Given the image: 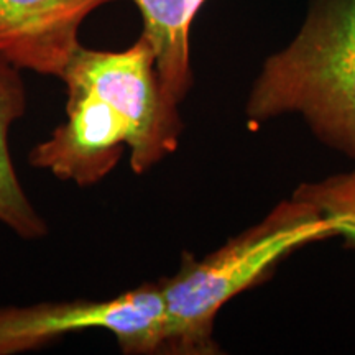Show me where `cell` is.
<instances>
[{"label": "cell", "mask_w": 355, "mask_h": 355, "mask_svg": "<svg viewBox=\"0 0 355 355\" xmlns=\"http://www.w3.org/2000/svg\"><path fill=\"white\" fill-rule=\"evenodd\" d=\"M248 123L300 115L313 135L355 162V0H309L286 46L261 64Z\"/></svg>", "instance_id": "1"}, {"label": "cell", "mask_w": 355, "mask_h": 355, "mask_svg": "<svg viewBox=\"0 0 355 355\" xmlns=\"http://www.w3.org/2000/svg\"><path fill=\"white\" fill-rule=\"evenodd\" d=\"M336 235L318 207L291 196L204 259L184 254L180 270L159 279L168 311L166 352H217L212 329L222 306L261 282L286 255Z\"/></svg>", "instance_id": "2"}, {"label": "cell", "mask_w": 355, "mask_h": 355, "mask_svg": "<svg viewBox=\"0 0 355 355\" xmlns=\"http://www.w3.org/2000/svg\"><path fill=\"white\" fill-rule=\"evenodd\" d=\"M168 311L159 282L105 301H63L0 309V355L37 349L56 337L104 329L125 354L166 350Z\"/></svg>", "instance_id": "3"}, {"label": "cell", "mask_w": 355, "mask_h": 355, "mask_svg": "<svg viewBox=\"0 0 355 355\" xmlns=\"http://www.w3.org/2000/svg\"><path fill=\"white\" fill-rule=\"evenodd\" d=\"M60 79L92 84L121 102L135 128L130 166L137 175L148 171L178 148L183 121L178 105L163 94L153 48L144 35L122 51L79 46Z\"/></svg>", "instance_id": "4"}, {"label": "cell", "mask_w": 355, "mask_h": 355, "mask_svg": "<svg viewBox=\"0 0 355 355\" xmlns=\"http://www.w3.org/2000/svg\"><path fill=\"white\" fill-rule=\"evenodd\" d=\"M63 83L66 122L35 146L30 163L61 181L96 184L117 166L123 148H132L135 128L114 96L79 81Z\"/></svg>", "instance_id": "5"}, {"label": "cell", "mask_w": 355, "mask_h": 355, "mask_svg": "<svg viewBox=\"0 0 355 355\" xmlns=\"http://www.w3.org/2000/svg\"><path fill=\"white\" fill-rule=\"evenodd\" d=\"M114 0H0V58L15 68L61 78L81 46L79 28Z\"/></svg>", "instance_id": "6"}, {"label": "cell", "mask_w": 355, "mask_h": 355, "mask_svg": "<svg viewBox=\"0 0 355 355\" xmlns=\"http://www.w3.org/2000/svg\"><path fill=\"white\" fill-rule=\"evenodd\" d=\"M141 13L144 32L155 53V69L165 97L180 105L193 87L189 32L207 0H132Z\"/></svg>", "instance_id": "7"}, {"label": "cell", "mask_w": 355, "mask_h": 355, "mask_svg": "<svg viewBox=\"0 0 355 355\" xmlns=\"http://www.w3.org/2000/svg\"><path fill=\"white\" fill-rule=\"evenodd\" d=\"M25 112L26 89L20 69L0 58V224L35 241L48 232V225L21 188L8 148V132Z\"/></svg>", "instance_id": "8"}, {"label": "cell", "mask_w": 355, "mask_h": 355, "mask_svg": "<svg viewBox=\"0 0 355 355\" xmlns=\"http://www.w3.org/2000/svg\"><path fill=\"white\" fill-rule=\"evenodd\" d=\"M291 196L318 207L332 222L336 234L355 245V168L301 183Z\"/></svg>", "instance_id": "9"}]
</instances>
